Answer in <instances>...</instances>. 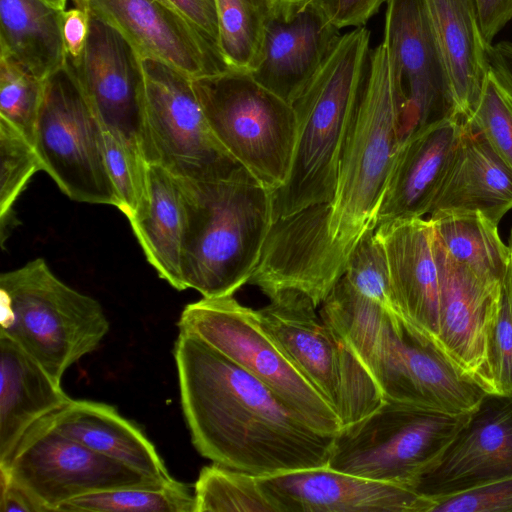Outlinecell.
I'll return each mask as SVG.
<instances>
[{
    "label": "cell",
    "instance_id": "6da1fadb",
    "mask_svg": "<svg viewBox=\"0 0 512 512\" xmlns=\"http://www.w3.org/2000/svg\"><path fill=\"white\" fill-rule=\"evenodd\" d=\"M407 98L388 45L371 49L358 106L328 203L310 206L278 224L283 256L294 276L325 299L343 276L350 254L378 215L404 138Z\"/></svg>",
    "mask_w": 512,
    "mask_h": 512
},
{
    "label": "cell",
    "instance_id": "7a4b0ae2",
    "mask_svg": "<svg viewBox=\"0 0 512 512\" xmlns=\"http://www.w3.org/2000/svg\"><path fill=\"white\" fill-rule=\"evenodd\" d=\"M174 358L183 414L201 456L258 477L328 466L334 436L313 429L240 366L182 332Z\"/></svg>",
    "mask_w": 512,
    "mask_h": 512
},
{
    "label": "cell",
    "instance_id": "3957f363",
    "mask_svg": "<svg viewBox=\"0 0 512 512\" xmlns=\"http://www.w3.org/2000/svg\"><path fill=\"white\" fill-rule=\"evenodd\" d=\"M175 179L185 211V289L204 298L232 296L260 261L274 223L273 192L243 166L218 179Z\"/></svg>",
    "mask_w": 512,
    "mask_h": 512
},
{
    "label": "cell",
    "instance_id": "277c9868",
    "mask_svg": "<svg viewBox=\"0 0 512 512\" xmlns=\"http://www.w3.org/2000/svg\"><path fill=\"white\" fill-rule=\"evenodd\" d=\"M370 37L366 26L341 34L292 104L296 144L288 177L273 193L274 222L333 198L366 78Z\"/></svg>",
    "mask_w": 512,
    "mask_h": 512
},
{
    "label": "cell",
    "instance_id": "5b68a950",
    "mask_svg": "<svg viewBox=\"0 0 512 512\" xmlns=\"http://www.w3.org/2000/svg\"><path fill=\"white\" fill-rule=\"evenodd\" d=\"M0 335L29 354L57 383L96 350L110 329L102 305L61 281L43 258L0 275Z\"/></svg>",
    "mask_w": 512,
    "mask_h": 512
},
{
    "label": "cell",
    "instance_id": "8992f818",
    "mask_svg": "<svg viewBox=\"0 0 512 512\" xmlns=\"http://www.w3.org/2000/svg\"><path fill=\"white\" fill-rule=\"evenodd\" d=\"M303 292L285 289L256 310L279 349L349 426L376 410L382 393L354 350L316 311Z\"/></svg>",
    "mask_w": 512,
    "mask_h": 512
},
{
    "label": "cell",
    "instance_id": "52a82bcc",
    "mask_svg": "<svg viewBox=\"0 0 512 512\" xmlns=\"http://www.w3.org/2000/svg\"><path fill=\"white\" fill-rule=\"evenodd\" d=\"M470 414L384 400L334 436L328 467L414 490Z\"/></svg>",
    "mask_w": 512,
    "mask_h": 512
},
{
    "label": "cell",
    "instance_id": "ba28073f",
    "mask_svg": "<svg viewBox=\"0 0 512 512\" xmlns=\"http://www.w3.org/2000/svg\"><path fill=\"white\" fill-rule=\"evenodd\" d=\"M205 117L219 142L264 188L280 189L293 159L294 108L248 73L224 70L192 78Z\"/></svg>",
    "mask_w": 512,
    "mask_h": 512
},
{
    "label": "cell",
    "instance_id": "9c48e42d",
    "mask_svg": "<svg viewBox=\"0 0 512 512\" xmlns=\"http://www.w3.org/2000/svg\"><path fill=\"white\" fill-rule=\"evenodd\" d=\"M179 332L196 336L272 390L316 431L337 435L342 424L325 399L261 327L256 310L232 296L204 298L183 309Z\"/></svg>",
    "mask_w": 512,
    "mask_h": 512
},
{
    "label": "cell",
    "instance_id": "30bf717a",
    "mask_svg": "<svg viewBox=\"0 0 512 512\" xmlns=\"http://www.w3.org/2000/svg\"><path fill=\"white\" fill-rule=\"evenodd\" d=\"M34 148L45 171L70 199L118 208L109 177L104 129L67 56L44 80Z\"/></svg>",
    "mask_w": 512,
    "mask_h": 512
},
{
    "label": "cell",
    "instance_id": "8fae6325",
    "mask_svg": "<svg viewBox=\"0 0 512 512\" xmlns=\"http://www.w3.org/2000/svg\"><path fill=\"white\" fill-rule=\"evenodd\" d=\"M144 119L141 154L173 177L212 180L241 165L214 135L196 96L192 77L153 58H143Z\"/></svg>",
    "mask_w": 512,
    "mask_h": 512
},
{
    "label": "cell",
    "instance_id": "7c38bea8",
    "mask_svg": "<svg viewBox=\"0 0 512 512\" xmlns=\"http://www.w3.org/2000/svg\"><path fill=\"white\" fill-rule=\"evenodd\" d=\"M353 350L384 400L461 414L472 412L487 395L426 344L392 308L383 310L372 331Z\"/></svg>",
    "mask_w": 512,
    "mask_h": 512
},
{
    "label": "cell",
    "instance_id": "4fadbf2b",
    "mask_svg": "<svg viewBox=\"0 0 512 512\" xmlns=\"http://www.w3.org/2000/svg\"><path fill=\"white\" fill-rule=\"evenodd\" d=\"M0 471L27 491L43 512H59L67 501L90 493L168 483L63 435L47 415L28 429Z\"/></svg>",
    "mask_w": 512,
    "mask_h": 512
},
{
    "label": "cell",
    "instance_id": "5bb4252c",
    "mask_svg": "<svg viewBox=\"0 0 512 512\" xmlns=\"http://www.w3.org/2000/svg\"><path fill=\"white\" fill-rule=\"evenodd\" d=\"M69 60L103 129L141 154L145 87L141 55L118 30L90 15L84 50L79 58Z\"/></svg>",
    "mask_w": 512,
    "mask_h": 512
},
{
    "label": "cell",
    "instance_id": "9a60e30c",
    "mask_svg": "<svg viewBox=\"0 0 512 512\" xmlns=\"http://www.w3.org/2000/svg\"><path fill=\"white\" fill-rule=\"evenodd\" d=\"M434 236L440 285L441 356L461 376L489 394L487 352L499 310L502 282L482 277L453 260L435 232Z\"/></svg>",
    "mask_w": 512,
    "mask_h": 512
},
{
    "label": "cell",
    "instance_id": "2e32d148",
    "mask_svg": "<svg viewBox=\"0 0 512 512\" xmlns=\"http://www.w3.org/2000/svg\"><path fill=\"white\" fill-rule=\"evenodd\" d=\"M512 475V396L487 394L414 490L432 500Z\"/></svg>",
    "mask_w": 512,
    "mask_h": 512
},
{
    "label": "cell",
    "instance_id": "e0dca14e",
    "mask_svg": "<svg viewBox=\"0 0 512 512\" xmlns=\"http://www.w3.org/2000/svg\"><path fill=\"white\" fill-rule=\"evenodd\" d=\"M383 41L401 75L407 98L406 136L452 116L449 81L425 0H387Z\"/></svg>",
    "mask_w": 512,
    "mask_h": 512
},
{
    "label": "cell",
    "instance_id": "ac0fdd59",
    "mask_svg": "<svg viewBox=\"0 0 512 512\" xmlns=\"http://www.w3.org/2000/svg\"><path fill=\"white\" fill-rule=\"evenodd\" d=\"M118 30L141 57L170 64L195 78L227 70L204 37L162 0H73Z\"/></svg>",
    "mask_w": 512,
    "mask_h": 512
},
{
    "label": "cell",
    "instance_id": "d6986e66",
    "mask_svg": "<svg viewBox=\"0 0 512 512\" xmlns=\"http://www.w3.org/2000/svg\"><path fill=\"white\" fill-rule=\"evenodd\" d=\"M375 235L388 263L395 311L440 355L439 269L430 218H406L378 225Z\"/></svg>",
    "mask_w": 512,
    "mask_h": 512
},
{
    "label": "cell",
    "instance_id": "ffe728a7",
    "mask_svg": "<svg viewBox=\"0 0 512 512\" xmlns=\"http://www.w3.org/2000/svg\"><path fill=\"white\" fill-rule=\"evenodd\" d=\"M278 512H429L433 500L411 488L326 467L259 477Z\"/></svg>",
    "mask_w": 512,
    "mask_h": 512
},
{
    "label": "cell",
    "instance_id": "44dd1931",
    "mask_svg": "<svg viewBox=\"0 0 512 512\" xmlns=\"http://www.w3.org/2000/svg\"><path fill=\"white\" fill-rule=\"evenodd\" d=\"M462 131L463 122L449 115L416 128L404 138L386 187L377 226L430 213Z\"/></svg>",
    "mask_w": 512,
    "mask_h": 512
},
{
    "label": "cell",
    "instance_id": "7402d4cb",
    "mask_svg": "<svg viewBox=\"0 0 512 512\" xmlns=\"http://www.w3.org/2000/svg\"><path fill=\"white\" fill-rule=\"evenodd\" d=\"M340 35L322 0L310 1L287 18L274 15L266 30L263 60L250 75L292 105Z\"/></svg>",
    "mask_w": 512,
    "mask_h": 512
},
{
    "label": "cell",
    "instance_id": "603a6c76",
    "mask_svg": "<svg viewBox=\"0 0 512 512\" xmlns=\"http://www.w3.org/2000/svg\"><path fill=\"white\" fill-rule=\"evenodd\" d=\"M425 4L449 81L452 116L466 122L489 77L488 45L475 0H425Z\"/></svg>",
    "mask_w": 512,
    "mask_h": 512
},
{
    "label": "cell",
    "instance_id": "cb8c5ba5",
    "mask_svg": "<svg viewBox=\"0 0 512 512\" xmlns=\"http://www.w3.org/2000/svg\"><path fill=\"white\" fill-rule=\"evenodd\" d=\"M512 209V171L468 122L430 215L478 211L499 224Z\"/></svg>",
    "mask_w": 512,
    "mask_h": 512
},
{
    "label": "cell",
    "instance_id": "d4e9b609",
    "mask_svg": "<svg viewBox=\"0 0 512 512\" xmlns=\"http://www.w3.org/2000/svg\"><path fill=\"white\" fill-rule=\"evenodd\" d=\"M63 435L161 482L174 478L154 444L115 407L90 400H73L47 415Z\"/></svg>",
    "mask_w": 512,
    "mask_h": 512
},
{
    "label": "cell",
    "instance_id": "484cf974",
    "mask_svg": "<svg viewBox=\"0 0 512 512\" xmlns=\"http://www.w3.org/2000/svg\"><path fill=\"white\" fill-rule=\"evenodd\" d=\"M0 465L28 429L71 401L50 375L22 348L0 335Z\"/></svg>",
    "mask_w": 512,
    "mask_h": 512
},
{
    "label": "cell",
    "instance_id": "4316f807",
    "mask_svg": "<svg viewBox=\"0 0 512 512\" xmlns=\"http://www.w3.org/2000/svg\"><path fill=\"white\" fill-rule=\"evenodd\" d=\"M63 13L45 0H0V54L45 80L67 61Z\"/></svg>",
    "mask_w": 512,
    "mask_h": 512
},
{
    "label": "cell",
    "instance_id": "83f0119b",
    "mask_svg": "<svg viewBox=\"0 0 512 512\" xmlns=\"http://www.w3.org/2000/svg\"><path fill=\"white\" fill-rule=\"evenodd\" d=\"M149 206L130 220L147 261L176 290H186L182 277L185 211L176 179L158 165L148 164Z\"/></svg>",
    "mask_w": 512,
    "mask_h": 512
},
{
    "label": "cell",
    "instance_id": "f1b7e54d",
    "mask_svg": "<svg viewBox=\"0 0 512 512\" xmlns=\"http://www.w3.org/2000/svg\"><path fill=\"white\" fill-rule=\"evenodd\" d=\"M429 218L439 243L453 260L482 277L503 281L511 253L500 237L499 224L478 211H444Z\"/></svg>",
    "mask_w": 512,
    "mask_h": 512
},
{
    "label": "cell",
    "instance_id": "f546056e",
    "mask_svg": "<svg viewBox=\"0 0 512 512\" xmlns=\"http://www.w3.org/2000/svg\"><path fill=\"white\" fill-rule=\"evenodd\" d=\"M218 50L228 70L251 74L264 56L266 30L275 15L273 0H215Z\"/></svg>",
    "mask_w": 512,
    "mask_h": 512
},
{
    "label": "cell",
    "instance_id": "4dcf8cb0",
    "mask_svg": "<svg viewBox=\"0 0 512 512\" xmlns=\"http://www.w3.org/2000/svg\"><path fill=\"white\" fill-rule=\"evenodd\" d=\"M59 512H196L188 485L172 480L86 494L64 503Z\"/></svg>",
    "mask_w": 512,
    "mask_h": 512
},
{
    "label": "cell",
    "instance_id": "1f68e13d",
    "mask_svg": "<svg viewBox=\"0 0 512 512\" xmlns=\"http://www.w3.org/2000/svg\"><path fill=\"white\" fill-rule=\"evenodd\" d=\"M194 494L196 512H278L258 476L213 462L200 470Z\"/></svg>",
    "mask_w": 512,
    "mask_h": 512
},
{
    "label": "cell",
    "instance_id": "d6a6232c",
    "mask_svg": "<svg viewBox=\"0 0 512 512\" xmlns=\"http://www.w3.org/2000/svg\"><path fill=\"white\" fill-rule=\"evenodd\" d=\"M41 170L34 146L10 123L0 118V222L4 245L14 223L13 206L31 177Z\"/></svg>",
    "mask_w": 512,
    "mask_h": 512
},
{
    "label": "cell",
    "instance_id": "836d02e7",
    "mask_svg": "<svg viewBox=\"0 0 512 512\" xmlns=\"http://www.w3.org/2000/svg\"><path fill=\"white\" fill-rule=\"evenodd\" d=\"M43 90L44 80L12 58L0 54V118L16 128L33 146Z\"/></svg>",
    "mask_w": 512,
    "mask_h": 512
},
{
    "label": "cell",
    "instance_id": "e575fe53",
    "mask_svg": "<svg viewBox=\"0 0 512 512\" xmlns=\"http://www.w3.org/2000/svg\"><path fill=\"white\" fill-rule=\"evenodd\" d=\"M105 156L115 189L118 209L130 221L146 213L149 206L148 163L126 143L104 130Z\"/></svg>",
    "mask_w": 512,
    "mask_h": 512
},
{
    "label": "cell",
    "instance_id": "d590c367",
    "mask_svg": "<svg viewBox=\"0 0 512 512\" xmlns=\"http://www.w3.org/2000/svg\"><path fill=\"white\" fill-rule=\"evenodd\" d=\"M342 277L361 294L394 309L388 263L375 230L369 231L357 243Z\"/></svg>",
    "mask_w": 512,
    "mask_h": 512
},
{
    "label": "cell",
    "instance_id": "8d00e7d4",
    "mask_svg": "<svg viewBox=\"0 0 512 512\" xmlns=\"http://www.w3.org/2000/svg\"><path fill=\"white\" fill-rule=\"evenodd\" d=\"M486 374L489 394L512 396V266L502 281L498 314L490 335Z\"/></svg>",
    "mask_w": 512,
    "mask_h": 512
},
{
    "label": "cell",
    "instance_id": "74e56055",
    "mask_svg": "<svg viewBox=\"0 0 512 512\" xmlns=\"http://www.w3.org/2000/svg\"><path fill=\"white\" fill-rule=\"evenodd\" d=\"M477 129L512 171V103L489 77L480 101L466 121Z\"/></svg>",
    "mask_w": 512,
    "mask_h": 512
},
{
    "label": "cell",
    "instance_id": "f35d334b",
    "mask_svg": "<svg viewBox=\"0 0 512 512\" xmlns=\"http://www.w3.org/2000/svg\"><path fill=\"white\" fill-rule=\"evenodd\" d=\"M429 512H512V475L433 500Z\"/></svg>",
    "mask_w": 512,
    "mask_h": 512
},
{
    "label": "cell",
    "instance_id": "ab89813d",
    "mask_svg": "<svg viewBox=\"0 0 512 512\" xmlns=\"http://www.w3.org/2000/svg\"><path fill=\"white\" fill-rule=\"evenodd\" d=\"M162 1L183 16L204 37L220 57L218 50V16L215 0Z\"/></svg>",
    "mask_w": 512,
    "mask_h": 512
},
{
    "label": "cell",
    "instance_id": "60d3db41",
    "mask_svg": "<svg viewBox=\"0 0 512 512\" xmlns=\"http://www.w3.org/2000/svg\"><path fill=\"white\" fill-rule=\"evenodd\" d=\"M387 0H322L332 24L338 29L366 26Z\"/></svg>",
    "mask_w": 512,
    "mask_h": 512
},
{
    "label": "cell",
    "instance_id": "b9f144b4",
    "mask_svg": "<svg viewBox=\"0 0 512 512\" xmlns=\"http://www.w3.org/2000/svg\"><path fill=\"white\" fill-rule=\"evenodd\" d=\"M480 28L486 44L512 20V0H475Z\"/></svg>",
    "mask_w": 512,
    "mask_h": 512
},
{
    "label": "cell",
    "instance_id": "7bdbcfd3",
    "mask_svg": "<svg viewBox=\"0 0 512 512\" xmlns=\"http://www.w3.org/2000/svg\"><path fill=\"white\" fill-rule=\"evenodd\" d=\"M90 15L82 8L64 10L62 32L67 55L75 60L82 54L89 32Z\"/></svg>",
    "mask_w": 512,
    "mask_h": 512
},
{
    "label": "cell",
    "instance_id": "ee69618b",
    "mask_svg": "<svg viewBox=\"0 0 512 512\" xmlns=\"http://www.w3.org/2000/svg\"><path fill=\"white\" fill-rule=\"evenodd\" d=\"M487 53L489 73L512 103V42L491 44Z\"/></svg>",
    "mask_w": 512,
    "mask_h": 512
},
{
    "label": "cell",
    "instance_id": "f6af8a7d",
    "mask_svg": "<svg viewBox=\"0 0 512 512\" xmlns=\"http://www.w3.org/2000/svg\"><path fill=\"white\" fill-rule=\"evenodd\" d=\"M0 511L43 512L39 504L6 473L0 471Z\"/></svg>",
    "mask_w": 512,
    "mask_h": 512
},
{
    "label": "cell",
    "instance_id": "bcb514c9",
    "mask_svg": "<svg viewBox=\"0 0 512 512\" xmlns=\"http://www.w3.org/2000/svg\"><path fill=\"white\" fill-rule=\"evenodd\" d=\"M275 4V15L290 17L312 0H273Z\"/></svg>",
    "mask_w": 512,
    "mask_h": 512
},
{
    "label": "cell",
    "instance_id": "7dc6e473",
    "mask_svg": "<svg viewBox=\"0 0 512 512\" xmlns=\"http://www.w3.org/2000/svg\"><path fill=\"white\" fill-rule=\"evenodd\" d=\"M55 8L65 10L67 0H45Z\"/></svg>",
    "mask_w": 512,
    "mask_h": 512
},
{
    "label": "cell",
    "instance_id": "c3c4849f",
    "mask_svg": "<svg viewBox=\"0 0 512 512\" xmlns=\"http://www.w3.org/2000/svg\"><path fill=\"white\" fill-rule=\"evenodd\" d=\"M508 246H509L510 253H511V266H512V227H511L510 236L508 239Z\"/></svg>",
    "mask_w": 512,
    "mask_h": 512
}]
</instances>
